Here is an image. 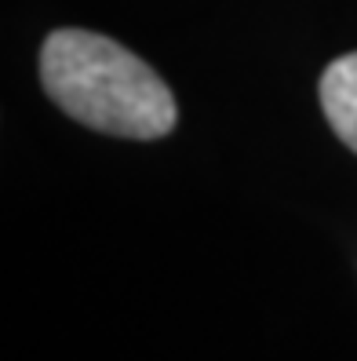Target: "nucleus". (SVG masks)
Here are the masks:
<instances>
[{
    "mask_svg": "<svg viewBox=\"0 0 357 361\" xmlns=\"http://www.w3.org/2000/svg\"><path fill=\"white\" fill-rule=\"evenodd\" d=\"M44 92L73 121L124 139H161L175 128L168 84L117 40L88 30H55L40 51Z\"/></svg>",
    "mask_w": 357,
    "mask_h": 361,
    "instance_id": "1",
    "label": "nucleus"
},
{
    "mask_svg": "<svg viewBox=\"0 0 357 361\" xmlns=\"http://www.w3.org/2000/svg\"><path fill=\"white\" fill-rule=\"evenodd\" d=\"M321 106H325V117L332 124V132L357 154V51L335 59L325 70Z\"/></svg>",
    "mask_w": 357,
    "mask_h": 361,
    "instance_id": "2",
    "label": "nucleus"
}]
</instances>
